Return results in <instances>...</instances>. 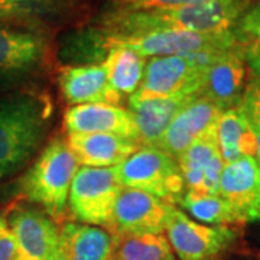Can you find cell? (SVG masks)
Here are the masks:
<instances>
[{
    "label": "cell",
    "mask_w": 260,
    "mask_h": 260,
    "mask_svg": "<svg viewBox=\"0 0 260 260\" xmlns=\"http://www.w3.org/2000/svg\"><path fill=\"white\" fill-rule=\"evenodd\" d=\"M65 142L78 165L87 168L119 167L140 148L136 140L106 133H67Z\"/></svg>",
    "instance_id": "cell-18"
},
{
    "label": "cell",
    "mask_w": 260,
    "mask_h": 260,
    "mask_svg": "<svg viewBox=\"0 0 260 260\" xmlns=\"http://www.w3.org/2000/svg\"><path fill=\"white\" fill-rule=\"evenodd\" d=\"M59 93L70 106L106 103L120 106L121 97L109 84L103 64L64 65L56 75Z\"/></svg>",
    "instance_id": "cell-17"
},
{
    "label": "cell",
    "mask_w": 260,
    "mask_h": 260,
    "mask_svg": "<svg viewBox=\"0 0 260 260\" xmlns=\"http://www.w3.org/2000/svg\"><path fill=\"white\" fill-rule=\"evenodd\" d=\"M217 140L224 165L240 158H256V139L240 106L221 112L217 121Z\"/></svg>",
    "instance_id": "cell-21"
},
{
    "label": "cell",
    "mask_w": 260,
    "mask_h": 260,
    "mask_svg": "<svg viewBox=\"0 0 260 260\" xmlns=\"http://www.w3.org/2000/svg\"><path fill=\"white\" fill-rule=\"evenodd\" d=\"M172 205L139 189L123 188L114 207L110 233L116 237L165 233Z\"/></svg>",
    "instance_id": "cell-11"
},
{
    "label": "cell",
    "mask_w": 260,
    "mask_h": 260,
    "mask_svg": "<svg viewBox=\"0 0 260 260\" xmlns=\"http://www.w3.org/2000/svg\"><path fill=\"white\" fill-rule=\"evenodd\" d=\"M240 109L256 139V159L260 165V78L250 74L243 91Z\"/></svg>",
    "instance_id": "cell-26"
},
{
    "label": "cell",
    "mask_w": 260,
    "mask_h": 260,
    "mask_svg": "<svg viewBox=\"0 0 260 260\" xmlns=\"http://www.w3.org/2000/svg\"><path fill=\"white\" fill-rule=\"evenodd\" d=\"M165 233L178 260H213L237 239L232 227L198 223L177 205L171 208Z\"/></svg>",
    "instance_id": "cell-9"
},
{
    "label": "cell",
    "mask_w": 260,
    "mask_h": 260,
    "mask_svg": "<svg viewBox=\"0 0 260 260\" xmlns=\"http://www.w3.org/2000/svg\"><path fill=\"white\" fill-rule=\"evenodd\" d=\"M218 194L230 204L239 223L260 221V165L254 156L225 164Z\"/></svg>",
    "instance_id": "cell-12"
},
{
    "label": "cell",
    "mask_w": 260,
    "mask_h": 260,
    "mask_svg": "<svg viewBox=\"0 0 260 260\" xmlns=\"http://www.w3.org/2000/svg\"><path fill=\"white\" fill-rule=\"evenodd\" d=\"M16 246V260H55L59 227L37 205L18 201L3 213Z\"/></svg>",
    "instance_id": "cell-10"
},
{
    "label": "cell",
    "mask_w": 260,
    "mask_h": 260,
    "mask_svg": "<svg viewBox=\"0 0 260 260\" xmlns=\"http://www.w3.org/2000/svg\"><path fill=\"white\" fill-rule=\"evenodd\" d=\"M52 121V99L38 87L0 93V182L37 158Z\"/></svg>",
    "instance_id": "cell-1"
},
{
    "label": "cell",
    "mask_w": 260,
    "mask_h": 260,
    "mask_svg": "<svg viewBox=\"0 0 260 260\" xmlns=\"http://www.w3.org/2000/svg\"><path fill=\"white\" fill-rule=\"evenodd\" d=\"M246 61L250 74L260 78V44L246 48Z\"/></svg>",
    "instance_id": "cell-30"
},
{
    "label": "cell",
    "mask_w": 260,
    "mask_h": 260,
    "mask_svg": "<svg viewBox=\"0 0 260 260\" xmlns=\"http://www.w3.org/2000/svg\"><path fill=\"white\" fill-rule=\"evenodd\" d=\"M192 97L179 95L171 99H149L140 102L127 100V109L133 114L138 127L140 146H158L159 140L162 139L169 124Z\"/></svg>",
    "instance_id": "cell-20"
},
{
    "label": "cell",
    "mask_w": 260,
    "mask_h": 260,
    "mask_svg": "<svg viewBox=\"0 0 260 260\" xmlns=\"http://www.w3.org/2000/svg\"><path fill=\"white\" fill-rule=\"evenodd\" d=\"M253 2L254 0H208L169 9H114L104 13L97 26L114 37H132L155 30L221 34L234 29Z\"/></svg>",
    "instance_id": "cell-2"
},
{
    "label": "cell",
    "mask_w": 260,
    "mask_h": 260,
    "mask_svg": "<svg viewBox=\"0 0 260 260\" xmlns=\"http://www.w3.org/2000/svg\"><path fill=\"white\" fill-rule=\"evenodd\" d=\"M81 0H0V12L15 19L49 25L74 13Z\"/></svg>",
    "instance_id": "cell-23"
},
{
    "label": "cell",
    "mask_w": 260,
    "mask_h": 260,
    "mask_svg": "<svg viewBox=\"0 0 260 260\" xmlns=\"http://www.w3.org/2000/svg\"><path fill=\"white\" fill-rule=\"evenodd\" d=\"M237 42L244 48L260 44V0H254L250 8L233 29Z\"/></svg>",
    "instance_id": "cell-27"
},
{
    "label": "cell",
    "mask_w": 260,
    "mask_h": 260,
    "mask_svg": "<svg viewBox=\"0 0 260 260\" xmlns=\"http://www.w3.org/2000/svg\"><path fill=\"white\" fill-rule=\"evenodd\" d=\"M106 32V30H104ZM107 34V32H106ZM109 35V41L138 52L143 58L172 55H194L201 52L229 51L243 47L237 42L233 30L221 34H198L188 30H155L132 37Z\"/></svg>",
    "instance_id": "cell-8"
},
{
    "label": "cell",
    "mask_w": 260,
    "mask_h": 260,
    "mask_svg": "<svg viewBox=\"0 0 260 260\" xmlns=\"http://www.w3.org/2000/svg\"><path fill=\"white\" fill-rule=\"evenodd\" d=\"M246 48L224 51L207 68L200 94L221 110L239 107L247 83Z\"/></svg>",
    "instance_id": "cell-13"
},
{
    "label": "cell",
    "mask_w": 260,
    "mask_h": 260,
    "mask_svg": "<svg viewBox=\"0 0 260 260\" xmlns=\"http://www.w3.org/2000/svg\"><path fill=\"white\" fill-rule=\"evenodd\" d=\"M64 126L67 133H106L139 143L133 114L121 106L106 103L70 106L64 114Z\"/></svg>",
    "instance_id": "cell-16"
},
{
    "label": "cell",
    "mask_w": 260,
    "mask_h": 260,
    "mask_svg": "<svg viewBox=\"0 0 260 260\" xmlns=\"http://www.w3.org/2000/svg\"><path fill=\"white\" fill-rule=\"evenodd\" d=\"M208 0H116V9L121 10H150L181 8L197 3H204Z\"/></svg>",
    "instance_id": "cell-28"
},
{
    "label": "cell",
    "mask_w": 260,
    "mask_h": 260,
    "mask_svg": "<svg viewBox=\"0 0 260 260\" xmlns=\"http://www.w3.org/2000/svg\"><path fill=\"white\" fill-rule=\"evenodd\" d=\"M221 52L224 51L148 58L140 87L130 95L129 100L140 102L149 99L198 95L207 68Z\"/></svg>",
    "instance_id": "cell-5"
},
{
    "label": "cell",
    "mask_w": 260,
    "mask_h": 260,
    "mask_svg": "<svg viewBox=\"0 0 260 260\" xmlns=\"http://www.w3.org/2000/svg\"><path fill=\"white\" fill-rule=\"evenodd\" d=\"M107 42L110 51L102 64L106 70L109 84L121 97H130L138 91L143 80L146 58H143L130 48L110 42L109 35Z\"/></svg>",
    "instance_id": "cell-22"
},
{
    "label": "cell",
    "mask_w": 260,
    "mask_h": 260,
    "mask_svg": "<svg viewBox=\"0 0 260 260\" xmlns=\"http://www.w3.org/2000/svg\"><path fill=\"white\" fill-rule=\"evenodd\" d=\"M77 171L78 162L67 142L55 136L41 149L18 179L19 197L44 210L58 223L68 210L70 189Z\"/></svg>",
    "instance_id": "cell-4"
},
{
    "label": "cell",
    "mask_w": 260,
    "mask_h": 260,
    "mask_svg": "<svg viewBox=\"0 0 260 260\" xmlns=\"http://www.w3.org/2000/svg\"><path fill=\"white\" fill-rule=\"evenodd\" d=\"M221 112L201 94L195 95L179 110L156 148L178 160L203 133L217 124Z\"/></svg>",
    "instance_id": "cell-15"
},
{
    "label": "cell",
    "mask_w": 260,
    "mask_h": 260,
    "mask_svg": "<svg viewBox=\"0 0 260 260\" xmlns=\"http://www.w3.org/2000/svg\"><path fill=\"white\" fill-rule=\"evenodd\" d=\"M116 237L102 227L67 221L59 229L55 260H112Z\"/></svg>",
    "instance_id": "cell-19"
},
{
    "label": "cell",
    "mask_w": 260,
    "mask_h": 260,
    "mask_svg": "<svg viewBox=\"0 0 260 260\" xmlns=\"http://www.w3.org/2000/svg\"><path fill=\"white\" fill-rule=\"evenodd\" d=\"M178 205L185 210L191 218L207 225L240 224L230 204L220 194H200L185 191Z\"/></svg>",
    "instance_id": "cell-25"
},
{
    "label": "cell",
    "mask_w": 260,
    "mask_h": 260,
    "mask_svg": "<svg viewBox=\"0 0 260 260\" xmlns=\"http://www.w3.org/2000/svg\"><path fill=\"white\" fill-rule=\"evenodd\" d=\"M112 260H177V257L165 233H160L117 236Z\"/></svg>",
    "instance_id": "cell-24"
},
{
    "label": "cell",
    "mask_w": 260,
    "mask_h": 260,
    "mask_svg": "<svg viewBox=\"0 0 260 260\" xmlns=\"http://www.w3.org/2000/svg\"><path fill=\"white\" fill-rule=\"evenodd\" d=\"M185 191L218 194L224 162L218 149L217 124L203 133L178 159Z\"/></svg>",
    "instance_id": "cell-14"
},
{
    "label": "cell",
    "mask_w": 260,
    "mask_h": 260,
    "mask_svg": "<svg viewBox=\"0 0 260 260\" xmlns=\"http://www.w3.org/2000/svg\"><path fill=\"white\" fill-rule=\"evenodd\" d=\"M121 189L117 167H81L71 184L68 210L77 223L102 227L110 232L114 207Z\"/></svg>",
    "instance_id": "cell-6"
},
{
    "label": "cell",
    "mask_w": 260,
    "mask_h": 260,
    "mask_svg": "<svg viewBox=\"0 0 260 260\" xmlns=\"http://www.w3.org/2000/svg\"><path fill=\"white\" fill-rule=\"evenodd\" d=\"M52 56L47 25L22 20H0V93L35 88Z\"/></svg>",
    "instance_id": "cell-3"
},
{
    "label": "cell",
    "mask_w": 260,
    "mask_h": 260,
    "mask_svg": "<svg viewBox=\"0 0 260 260\" xmlns=\"http://www.w3.org/2000/svg\"><path fill=\"white\" fill-rule=\"evenodd\" d=\"M0 260H16V246L3 213L0 214Z\"/></svg>",
    "instance_id": "cell-29"
},
{
    "label": "cell",
    "mask_w": 260,
    "mask_h": 260,
    "mask_svg": "<svg viewBox=\"0 0 260 260\" xmlns=\"http://www.w3.org/2000/svg\"><path fill=\"white\" fill-rule=\"evenodd\" d=\"M123 188L139 189L178 205L185 194V182L177 159L156 146H140L117 167Z\"/></svg>",
    "instance_id": "cell-7"
}]
</instances>
